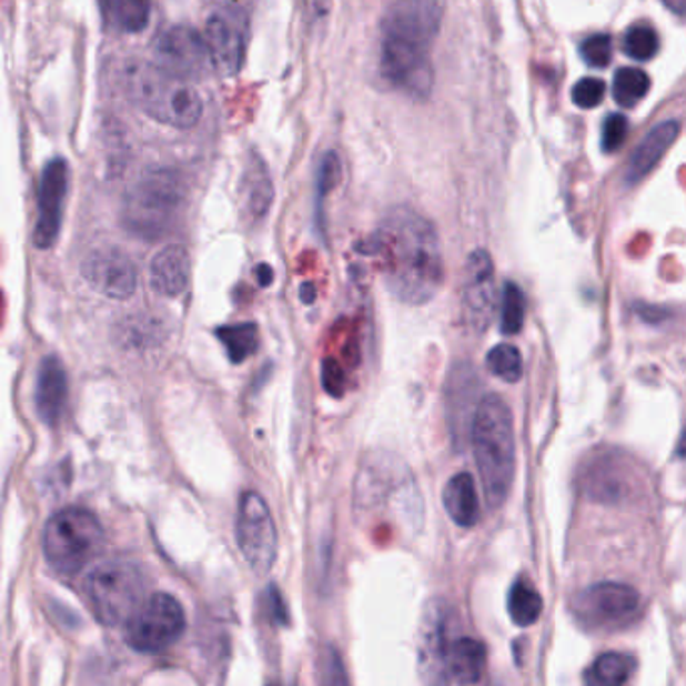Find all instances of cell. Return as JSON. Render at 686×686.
Listing matches in <instances>:
<instances>
[{
	"label": "cell",
	"instance_id": "cell-1",
	"mask_svg": "<svg viewBox=\"0 0 686 686\" xmlns=\"http://www.w3.org/2000/svg\"><path fill=\"white\" fill-rule=\"evenodd\" d=\"M369 252L379 258L386 290L397 301L418 306L433 301L443 286L440 236L417 210L405 205L389 210L371 238Z\"/></svg>",
	"mask_w": 686,
	"mask_h": 686
},
{
	"label": "cell",
	"instance_id": "cell-36",
	"mask_svg": "<svg viewBox=\"0 0 686 686\" xmlns=\"http://www.w3.org/2000/svg\"><path fill=\"white\" fill-rule=\"evenodd\" d=\"M628 119L623 113H612L602 125V150L616 153L628 138Z\"/></svg>",
	"mask_w": 686,
	"mask_h": 686
},
{
	"label": "cell",
	"instance_id": "cell-6",
	"mask_svg": "<svg viewBox=\"0 0 686 686\" xmlns=\"http://www.w3.org/2000/svg\"><path fill=\"white\" fill-rule=\"evenodd\" d=\"M83 596L99 623L121 626L145 602V576L129 559L101 562L83 579Z\"/></svg>",
	"mask_w": 686,
	"mask_h": 686
},
{
	"label": "cell",
	"instance_id": "cell-13",
	"mask_svg": "<svg viewBox=\"0 0 686 686\" xmlns=\"http://www.w3.org/2000/svg\"><path fill=\"white\" fill-rule=\"evenodd\" d=\"M450 608L443 602H427L421 616L417 643L418 676L425 686H450Z\"/></svg>",
	"mask_w": 686,
	"mask_h": 686
},
{
	"label": "cell",
	"instance_id": "cell-28",
	"mask_svg": "<svg viewBox=\"0 0 686 686\" xmlns=\"http://www.w3.org/2000/svg\"><path fill=\"white\" fill-rule=\"evenodd\" d=\"M103 9L105 17L119 31L141 32L150 22V4L141 0H115Z\"/></svg>",
	"mask_w": 686,
	"mask_h": 686
},
{
	"label": "cell",
	"instance_id": "cell-34",
	"mask_svg": "<svg viewBox=\"0 0 686 686\" xmlns=\"http://www.w3.org/2000/svg\"><path fill=\"white\" fill-rule=\"evenodd\" d=\"M343 178V163L336 151H326L322 155L321 163H319V175H316V190L319 195L324 198L326 193L333 192L334 188L339 185Z\"/></svg>",
	"mask_w": 686,
	"mask_h": 686
},
{
	"label": "cell",
	"instance_id": "cell-15",
	"mask_svg": "<svg viewBox=\"0 0 686 686\" xmlns=\"http://www.w3.org/2000/svg\"><path fill=\"white\" fill-rule=\"evenodd\" d=\"M155 64L175 79H195L210 71L204 37L190 27H170L153 41Z\"/></svg>",
	"mask_w": 686,
	"mask_h": 686
},
{
	"label": "cell",
	"instance_id": "cell-38",
	"mask_svg": "<svg viewBox=\"0 0 686 686\" xmlns=\"http://www.w3.org/2000/svg\"><path fill=\"white\" fill-rule=\"evenodd\" d=\"M269 611L270 616H272V621H274V623L280 624V626L289 624V608H286V604H284V601H282V594L276 591V586H270Z\"/></svg>",
	"mask_w": 686,
	"mask_h": 686
},
{
	"label": "cell",
	"instance_id": "cell-26",
	"mask_svg": "<svg viewBox=\"0 0 686 686\" xmlns=\"http://www.w3.org/2000/svg\"><path fill=\"white\" fill-rule=\"evenodd\" d=\"M542 611H544V601L537 594L536 588L527 579H517L512 586L510 601H507V612L514 624L522 628L534 626L539 621Z\"/></svg>",
	"mask_w": 686,
	"mask_h": 686
},
{
	"label": "cell",
	"instance_id": "cell-35",
	"mask_svg": "<svg viewBox=\"0 0 686 686\" xmlns=\"http://www.w3.org/2000/svg\"><path fill=\"white\" fill-rule=\"evenodd\" d=\"M604 95H606V85L602 79H596V77H584L572 89V101L579 109L598 108L604 101Z\"/></svg>",
	"mask_w": 686,
	"mask_h": 686
},
{
	"label": "cell",
	"instance_id": "cell-33",
	"mask_svg": "<svg viewBox=\"0 0 686 686\" xmlns=\"http://www.w3.org/2000/svg\"><path fill=\"white\" fill-rule=\"evenodd\" d=\"M579 53L584 57V61L596 67V69H606L612 61V37L611 34H592L588 37L582 47H579Z\"/></svg>",
	"mask_w": 686,
	"mask_h": 686
},
{
	"label": "cell",
	"instance_id": "cell-23",
	"mask_svg": "<svg viewBox=\"0 0 686 686\" xmlns=\"http://www.w3.org/2000/svg\"><path fill=\"white\" fill-rule=\"evenodd\" d=\"M636 675V658L624 653L598 656L584 675L586 686H628Z\"/></svg>",
	"mask_w": 686,
	"mask_h": 686
},
{
	"label": "cell",
	"instance_id": "cell-30",
	"mask_svg": "<svg viewBox=\"0 0 686 686\" xmlns=\"http://www.w3.org/2000/svg\"><path fill=\"white\" fill-rule=\"evenodd\" d=\"M658 47H660L658 34L648 24H634L624 34V53L638 63L650 61L658 53Z\"/></svg>",
	"mask_w": 686,
	"mask_h": 686
},
{
	"label": "cell",
	"instance_id": "cell-25",
	"mask_svg": "<svg viewBox=\"0 0 686 686\" xmlns=\"http://www.w3.org/2000/svg\"><path fill=\"white\" fill-rule=\"evenodd\" d=\"M220 343L224 344L225 353L232 363H244L258 351V326L254 322H240V324H225L215 331Z\"/></svg>",
	"mask_w": 686,
	"mask_h": 686
},
{
	"label": "cell",
	"instance_id": "cell-17",
	"mask_svg": "<svg viewBox=\"0 0 686 686\" xmlns=\"http://www.w3.org/2000/svg\"><path fill=\"white\" fill-rule=\"evenodd\" d=\"M69 399V381L63 361L54 354H47L37 369L34 379V408L44 425L54 427L63 418Z\"/></svg>",
	"mask_w": 686,
	"mask_h": 686
},
{
	"label": "cell",
	"instance_id": "cell-19",
	"mask_svg": "<svg viewBox=\"0 0 686 686\" xmlns=\"http://www.w3.org/2000/svg\"><path fill=\"white\" fill-rule=\"evenodd\" d=\"M192 279V260L185 248L170 244L161 248L150 266V284L161 296H180Z\"/></svg>",
	"mask_w": 686,
	"mask_h": 686
},
{
	"label": "cell",
	"instance_id": "cell-37",
	"mask_svg": "<svg viewBox=\"0 0 686 686\" xmlns=\"http://www.w3.org/2000/svg\"><path fill=\"white\" fill-rule=\"evenodd\" d=\"M322 686H349L343 658L334 648H326L322 658Z\"/></svg>",
	"mask_w": 686,
	"mask_h": 686
},
{
	"label": "cell",
	"instance_id": "cell-4",
	"mask_svg": "<svg viewBox=\"0 0 686 686\" xmlns=\"http://www.w3.org/2000/svg\"><path fill=\"white\" fill-rule=\"evenodd\" d=\"M121 79L129 99L160 123L188 129L202 118L204 103L200 93L188 81L175 79L158 64L129 61Z\"/></svg>",
	"mask_w": 686,
	"mask_h": 686
},
{
	"label": "cell",
	"instance_id": "cell-39",
	"mask_svg": "<svg viewBox=\"0 0 686 686\" xmlns=\"http://www.w3.org/2000/svg\"><path fill=\"white\" fill-rule=\"evenodd\" d=\"M256 274L260 286H270L272 280H274V274H272V269H270L269 264H260L256 269Z\"/></svg>",
	"mask_w": 686,
	"mask_h": 686
},
{
	"label": "cell",
	"instance_id": "cell-12",
	"mask_svg": "<svg viewBox=\"0 0 686 686\" xmlns=\"http://www.w3.org/2000/svg\"><path fill=\"white\" fill-rule=\"evenodd\" d=\"M205 47L210 63L220 75H236L246 57L248 17L240 9L225 7L205 21Z\"/></svg>",
	"mask_w": 686,
	"mask_h": 686
},
{
	"label": "cell",
	"instance_id": "cell-24",
	"mask_svg": "<svg viewBox=\"0 0 686 686\" xmlns=\"http://www.w3.org/2000/svg\"><path fill=\"white\" fill-rule=\"evenodd\" d=\"M650 75L638 67H623L616 71L612 81V95L614 101L624 109H633L643 101L650 91Z\"/></svg>",
	"mask_w": 686,
	"mask_h": 686
},
{
	"label": "cell",
	"instance_id": "cell-2",
	"mask_svg": "<svg viewBox=\"0 0 686 686\" xmlns=\"http://www.w3.org/2000/svg\"><path fill=\"white\" fill-rule=\"evenodd\" d=\"M445 7L430 0H405L386 9L381 21V73L391 85L415 99H427L435 85L433 43Z\"/></svg>",
	"mask_w": 686,
	"mask_h": 686
},
{
	"label": "cell",
	"instance_id": "cell-21",
	"mask_svg": "<svg viewBox=\"0 0 686 686\" xmlns=\"http://www.w3.org/2000/svg\"><path fill=\"white\" fill-rule=\"evenodd\" d=\"M487 650L482 640L462 636L450 644L447 650V675L451 683L460 686L477 685L485 673Z\"/></svg>",
	"mask_w": 686,
	"mask_h": 686
},
{
	"label": "cell",
	"instance_id": "cell-22",
	"mask_svg": "<svg viewBox=\"0 0 686 686\" xmlns=\"http://www.w3.org/2000/svg\"><path fill=\"white\" fill-rule=\"evenodd\" d=\"M443 507L451 519L462 527H472L480 517L477 490L470 473H457L443 487Z\"/></svg>",
	"mask_w": 686,
	"mask_h": 686
},
{
	"label": "cell",
	"instance_id": "cell-10",
	"mask_svg": "<svg viewBox=\"0 0 686 686\" xmlns=\"http://www.w3.org/2000/svg\"><path fill=\"white\" fill-rule=\"evenodd\" d=\"M125 628V643L141 655H160L178 643L185 633L182 604L172 594L158 592L141 604Z\"/></svg>",
	"mask_w": 686,
	"mask_h": 686
},
{
	"label": "cell",
	"instance_id": "cell-7",
	"mask_svg": "<svg viewBox=\"0 0 686 686\" xmlns=\"http://www.w3.org/2000/svg\"><path fill=\"white\" fill-rule=\"evenodd\" d=\"M105 544V532L97 515L83 507H67L49 519L44 527V558L49 566L75 576L91 559L99 556Z\"/></svg>",
	"mask_w": 686,
	"mask_h": 686
},
{
	"label": "cell",
	"instance_id": "cell-29",
	"mask_svg": "<svg viewBox=\"0 0 686 686\" xmlns=\"http://www.w3.org/2000/svg\"><path fill=\"white\" fill-rule=\"evenodd\" d=\"M487 371L502 379L504 383H517L524 376V359L514 344L502 343L494 346L485 359Z\"/></svg>",
	"mask_w": 686,
	"mask_h": 686
},
{
	"label": "cell",
	"instance_id": "cell-40",
	"mask_svg": "<svg viewBox=\"0 0 686 686\" xmlns=\"http://www.w3.org/2000/svg\"><path fill=\"white\" fill-rule=\"evenodd\" d=\"M301 299L306 302V304H311L314 301V290H312V284H304L301 290Z\"/></svg>",
	"mask_w": 686,
	"mask_h": 686
},
{
	"label": "cell",
	"instance_id": "cell-18",
	"mask_svg": "<svg viewBox=\"0 0 686 686\" xmlns=\"http://www.w3.org/2000/svg\"><path fill=\"white\" fill-rule=\"evenodd\" d=\"M678 135H680V123L676 119H668L650 129L628 160L624 172L626 183L634 185L653 172L656 163L665 158L666 151L675 145Z\"/></svg>",
	"mask_w": 686,
	"mask_h": 686
},
{
	"label": "cell",
	"instance_id": "cell-5",
	"mask_svg": "<svg viewBox=\"0 0 686 686\" xmlns=\"http://www.w3.org/2000/svg\"><path fill=\"white\" fill-rule=\"evenodd\" d=\"M182 180L170 168H150L129 188L123 222L135 236L155 240L168 234L183 205Z\"/></svg>",
	"mask_w": 686,
	"mask_h": 686
},
{
	"label": "cell",
	"instance_id": "cell-14",
	"mask_svg": "<svg viewBox=\"0 0 686 686\" xmlns=\"http://www.w3.org/2000/svg\"><path fill=\"white\" fill-rule=\"evenodd\" d=\"M81 274L91 289L113 301H128L138 289V269L128 252L111 244H101L87 252Z\"/></svg>",
	"mask_w": 686,
	"mask_h": 686
},
{
	"label": "cell",
	"instance_id": "cell-11",
	"mask_svg": "<svg viewBox=\"0 0 686 686\" xmlns=\"http://www.w3.org/2000/svg\"><path fill=\"white\" fill-rule=\"evenodd\" d=\"M236 542L248 566L256 574H269L279 558V532L262 495L246 492L240 497Z\"/></svg>",
	"mask_w": 686,
	"mask_h": 686
},
{
	"label": "cell",
	"instance_id": "cell-9",
	"mask_svg": "<svg viewBox=\"0 0 686 686\" xmlns=\"http://www.w3.org/2000/svg\"><path fill=\"white\" fill-rule=\"evenodd\" d=\"M643 611L636 588L623 582H598L579 591L572 601L574 621L582 630L611 634L633 626Z\"/></svg>",
	"mask_w": 686,
	"mask_h": 686
},
{
	"label": "cell",
	"instance_id": "cell-20",
	"mask_svg": "<svg viewBox=\"0 0 686 686\" xmlns=\"http://www.w3.org/2000/svg\"><path fill=\"white\" fill-rule=\"evenodd\" d=\"M467 284L465 301L472 311L473 321L485 324L495 302L494 262L485 250H475L467 258Z\"/></svg>",
	"mask_w": 686,
	"mask_h": 686
},
{
	"label": "cell",
	"instance_id": "cell-8",
	"mask_svg": "<svg viewBox=\"0 0 686 686\" xmlns=\"http://www.w3.org/2000/svg\"><path fill=\"white\" fill-rule=\"evenodd\" d=\"M389 500L393 502V514H397L408 529L423 524V502L413 475L397 460L379 455L363 463L356 480L354 505L359 512H365L379 505L383 507Z\"/></svg>",
	"mask_w": 686,
	"mask_h": 686
},
{
	"label": "cell",
	"instance_id": "cell-16",
	"mask_svg": "<svg viewBox=\"0 0 686 686\" xmlns=\"http://www.w3.org/2000/svg\"><path fill=\"white\" fill-rule=\"evenodd\" d=\"M69 185V170L61 158L44 165L37 193V220L32 230V242L39 250L54 244L63 224V204Z\"/></svg>",
	"mask_w": 686,
	"mask_h": 686
},
{
	"label": "cell",
	"instance_id": "cell-3",
	"mask_svg": "<svg viewBox=\"0 0 686 686\" xmlns=\"http://www.w3.org/2000/svg\"><path fill=\"white\" fill-rule=\"evenodd\" d=\"M472 445L490 507H502L515 475L512 411L500 395H485L472 421Z\"/></svg>",
	"mask_w": 686,
	"mask_h": 686
},
{
	"label": "cell",
	"instance_id": "cell-27",
	"mask_svg": "<svg viewBox=\"0 0 686 686\" xmlns=\"http://www.w3.org/2000/svg\"><path fill=\"white\" fill-rule=\"evenodd\" d=\"M246 210L252 214V218H262L266 215L274 198V188L270 182L269 172L264 168L262 160H254L250 163L246 172Z\"/></svg>",
	"mask_w": 686,
	"mask_h": 686
},
{
	"label": "cell",
	"instance_id": "cell-32",
	"mask_svg": "<svg viewBox=\"0 0 686 686\" xmlns=\"http://www.w3.org/2000/svg\"><path fill=\"white\" fill-rule=\"evenodd\" d=\"M158 322L151 319H129L125 324V334L123 341L128 346H141V349H151L153 343H160L161 334L158 333Z\"/></svg>",
	"mask_w": 686,
	"mask_h": 686
},
{
	"label": "cell",
	"instance_id": "cell-31",
	"mask_svg": "<svg viewBox=\"0 0 686 686\" xmlns=\"http://www.w3.org/2000/svg\"><path fill=\"white\" fill-rule=\"evenodd\" d=\"M526 322V296L515 282H507L502 302V333L514 336L522 333Z\"/></svg>",
	"mask_w": 686,
	"mask_h": 686
}]
</instances>
